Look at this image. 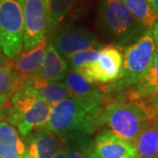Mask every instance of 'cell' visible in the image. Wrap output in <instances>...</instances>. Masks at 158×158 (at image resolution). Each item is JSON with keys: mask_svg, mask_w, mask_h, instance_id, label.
I'll list each match as a JSON object with an SVG mask.
<instances>
[{"mask_svg": "<svg viewBox=\"0 0 158 158\" xmlns=\"http://www.w3.org/2000/svg\"><path fill=\"white\" fill-rule=\"evenodd\" d=\"M105 106L83 103L72 98H65L51 107L48 119L40 129L56 135L61 141L86 137L101 126L100 118Z\"/></svg>", "mask_w": 158, "mask_h": 158, "instance_id": "cell-1", "label": "cell"}, {"mask_svg": "<svg viewBox=\"0 0 158 158\" xmlns=\"http://www.w3.org/2000/svg\"><path fill=\"white\" fill-rule=\"evenodd\" d=\"M97 24L103 36L120 48L135 42L146 31L121 0H100Z\"/></svg>", "mask_w": 158, "mask_h": 158, "instance_id": "cell-2", "label": "cell"}, {"mask_svg": "<svg viewBox=\"0 0 158 158\" xmlns=\"http://www.w3.org/2000/svg\"><path fill=\"white\" fill-rule=\"evenodd\" d=\"M124 48L123 67L119 78L108 86L96 85L105 94L128 90L147 73L156 53L151 31L146 30L135 42Z\"/></svg>", "mask_w": 158, "mask_h": 158, "instance_id": "cell-3", "label": "cell"}, {"mask_svg": "<svg viewBox=\"0 0 158 158\" xmlns=\"http://www.w3.org/2000/svg\"><path fill=\"white\" fill-rule=\"evenodd\" d=\"M51 107L47 102L32 94L21 82L9 98L6 118L26 138L32 132L45 126Z\"/></svg>", "mask_w": 158, "mask_h": 158, "instance_id": "cell-4", "label": "cell"}, {"mask_svg": "<svg viewBox=\"0 0 158 158\" xmlns=\"http://www.w3.org/2000/svg\"><path fill=\"white\" fill-rule=\"evenodd\" d=\"M100 123L106 125L116 135L134 143L141 132L155 122L141 106L118 99L106 105Z\"/></svg>", "mask_w": 158, "mask_h": 158, "instance_id": "cell-5", "label": "cell"}, {"mask_svg": "<svg viewBox=\"0 0 158 158\" xmlns=\"http://www.w3.org/2000/svg\"><path fill=\"white\" fill-rule=\"evenodd\" d=\"M24 18L21 0H0V48L13 60L23 48Z\"/></svg>", "mask_w": 158, "mask_h": 158, "instance_id": "cell-6", "label": "cell"}, {"mask_svg": "<svg viewBox=\"0 0 158 158\" xmlns=\"http://www.w3.org/2000/svg\"><path fill=\"white\" fill-rule=\"evenodd\" d=\"M122 67L123 53L121 48L109 44L99 50L96 62L74 72L79 74L90 84H111L119 78Z\"/></svg>", "mask_w": 158, "mask_h": 158, "instance_id": "cell-7", "label": "cell"}, {"mask_svg": "<svg viewBox=\"0 0 158 158\" xmlns=\"http://www.w3.org/2000/svg\"><path fill=\"white\" fill-rule=\"evenodd\" d=\"M24 18L23 49L30 50L45 37L49 0H21Z\"/></svg>", "mask_w": 158, "mask_h": 158, "instance_id": "cell-8", "label": "cell"}, {"mask_svg": "<svg viewBox=\"0 0 158 158\" xmlns=\"http://www.w3.org/2000/svg\"><path fill=\"white\" fill-rule=\"evenodd\" d=\"M52 44L65 60L79 51L103 48L101 41L91 31L74 24L65 25L57 31Z\"/></svg>", "mask_w": 158, "mask_h": 158, "instance_id": "cell-9", "label": "cell"}, {"mask_svg": "<svg viewBox=\"0 0 158 158\" xmlns=\"http://www.w3.org/2000/svg\"><path fill=\"white\" fill-rule=\"evenodd\" d=\"M93 5L94 0H49L47 27L48 34L54 35L62 26L86 18Z\"/></svg>", "mask_w": 158, "mask_h": 158, "instance_id": "cell-10", "label": "cell"}, {"mask_svg": "<svg viewBox=\"0 0 158 158\" xmlns=\"http://www.w3.org/2000/svg\"><path fill=\"white\" fill-rule=\"evenodd\" d=\"M92 158H137L134 143L104 130L90 143Z\"/></svg>", "mask_w": 158, "mask_h": 158, "instance_id": "cell-11", "label": "cell"}, {"mask_svg": "<svg viewBox=\"0 0 158 158\" xmlns=\"http://www.w3.org/2000/svg\"><path fill=\"white\" fill-rule=\"evenodd\" d=\"M62 82L67 88L69 98L86 104L105 106L106 94L96 85L90 84L79 74L69 70Z\"/></svg>", "mask_w": 158, "mask_h": 158, "instance_id": "cell-12", "label": "cell"}, {"mask_svg": "<svg viewBox=\"0 0 158 158\" xmlns=\"http://www.w3.org/2000/svg\"><path fill=\"white\" fill-rule=\"evenodd\" d=\"M25 144V158H53L62 148V141L50 132L38 129L26 137Z\"/></svg>", "mask_w": 158, "mask_h": 158, "instance_id": "cell-13", "label": "cell"}, {"mask_svg": "<svg viewBox=\"0 0 158 158\" xmlns=\"http://www.w3.org/2000/svg\"><path fill=\"white\" fill-rule=\"evenodd\" d=\"M48 44V38L45 36L32 49L21 51L15 59L10 60L11 67L21 81L31 78L37 73L43 62Z\"/></svg>", "mask_w": 158, "mask_h": 158, "instance_id": "cell-14", "label": "cell"}, {"mask_svg": "<svg viewBox=\"0 0 158 158\" xmlns=\"http://www.w3.org/2000/svg\"><path fill=\"white\" fill-rule=\"evenodd\" d=\"M158 95V50H156L152 63L147 73L134 86L127 90V101L141 104Z\"/></svg>", "mask_w": 158, "mask_h": 158, "instance_id": "cell-15", "label": "cell"}, {"mask_svg": "<svg viewBox=\"0 0 158 158\" xmlns=\"http://www.w3.org/2000/svg\"><path fill=\"white\" fill-rule=\"evenodd\" d=\"M67 61L57 52L54 45L49 42L47 47L45 56L42 64L33 77L41 82H57L62 81L68 72Z\"/></svg>", "mask_w": 158, "mask_h": 158, "instance_id": "cell-16", "label": "cell"}, {"mask_svg": "<svg viewBox=\"0 0 158 158\" xmlns=\"http://www.w3.org/2000/svg\"><path fill=\"white\" fill-rule=\"evenodd\" d=\"M22 84L32 94L41 98L51 106L69 98L67 88L62 81L41 82L28 78L22 81Z\"/></svg>", "mask_w": 158, "mask_h": 158, "instance_id": "cell-17", "label": "cell"}, {"mask_svg": "<svg viewBox=\"0 0 158 158\" xmlns=\"http://www.w3.org/2000/svg\"><path fill=\"white\" fill-rule=\"evenodd\" d=\"M26 144L12 125L0 121V158H25Z\"/></svg>", "mask_w": 158, "mask_h": 158, "instance_id": "cell-18", "label": "cell"}, {"mask_svg": "<svg viewBox=\"0 0 158 158\" xmlns=\"http://www.w3.org/2000/svg\"><path fill=\"white\" fill-rule=\"evenodd\" d=\"M134 146L137 158H158V126L149 125L137 137Z\"/></svg>", "mask_w": 158, "mask_h": 158, "instance_id": "cell-19", "label": "cell"}, {"mask_svg": "<svg viewBox=\"0 0 158 158\" xmlns=\"http://www.w3.org/2000/svg\"><path fill=\"white\" fill-rule=\"evenodd\" d=\"M126 7L145 30L151 31L158 16L154 12L147 0H121Z\"/></svg>", "mask_w": 158, "mask_h": 158, "instance_id": "cell-20", "label": "cell"}, {"mask_svg": "<svg viewBox=\"0 0 158 158\" xmlns=\"http://www.w3.org/2000/svg\"><path fill=\"white\" fill-rule=\"evenodd\" d=\"M21 82L17 72L11 67L10 60L6 63L0 64V94L6 95L10 98Z\"/></svg>", "mask_w": 158, "mask_h": 158, "instance_id": "cell-21", "label": "cell"}, {"mask_svg": "<svg viewBox=\"0 0 158 158\" xmlns=\"http://www.w3.org/2000/svg\"><path fill=\"white\" fill-rule=\"evenodd\" d=\"M62 141L68 158H92L90 143L87 144L86 137L67 139Z\"/></svg>", "mask_w": 158, "mask_h": 158, "instance_id": "cell-22", "label": "cell"}, {"mask_svg": "<svg viewBox=\"0 0 158 158\" xmlns=\"http://www.w3.org/2000/svg\"><path fill=\"white\" fill-rule=\"evenodd\" d=\"M100 49L90 48L86 50L79 51L70 56L68 59H66V61L68 62V65H69V67L71 68V70L75 71L77 69L84 68L92 62H96Z\"/></svg>", "mask_w": 158, "mask_h": 158, "instance_id": "cell-23", "label": "cell"}, {"mask_svg": "<svg viewBox=\"0 0 158 158\" xmlns=\"http://www.w3.org/2000/svg\"><path fill=\"white\" fill-rule=\"evenodd\" d=\"M138 105H140L144 109L150 120L152 122H156V120L158 118V95L149 101Z\"/></svg>", "mask_w": 158, "mask_h": 158, "instance_id": "cell-24", "label": "cell"}, {"mask_svg": "<svg viewBox=\"0 0 158 158\" xmlns=\"http://www.w3.org/2000/svg\"><path fill=\"white\" fill-rule=\"evenodd\" d=\"M9 98L6 95L0 94V120H3L6 118V107L8 105Z\"/></svg>", "mask_w": 158, "mask_h": 158, "instance_id": "cell-25", "label": "cell"}, {"mask_svg": "<svg viewBox=\"0 0 158 158\" xmlns=\"http://www.w3.org/2000/svg\"><path fill=\"white\" fill-rule=\"evenodd\" d=\"M151 35L156 46V50H158V19L155 21L151 29Z\"/></svg>", "mask_w": 158, "mask_h": 158, "instance_id": "cell-26", "label": "cell"}, {"mask_svg": "<svg viewBox=\"0 0 158 158\" xmlns=\"http://www.w3.org/2000/svg\"><path fill=\"white\" fill-rule=\"evenodd\" d=\"M53 158H68L67 156V152H66V149L62 144V148L57 151V153L53 156Z\"/></svg>", "mask_w": 158, "mask_h": 158, "instance_id": "cell-27", "label": "cell"}, {"mask_svg": "<svg viewBox=\"0 0 158 158\" xmlns=\"http://www.w3.org/2000/svg\"><path fill=\"white\" fill-rule=\"evenodd\" d=\"M154 12L158 16V0H147Z\"/></svg>", "mask_w": 158, "mask_h": 158, "instance_id": "cell-28", "label": "cell"}, {"mask_svg": "<svg viewBox=\"0 0 158 158\" xmlns=\"http://www.w3.org/2000/svg\"><path fill=\"white\" fill-rule=\"evenodd\" d=\"M8 61H9V59H7V58L4 56L3 52H2L1 48H0V64H1V63H6V62H8Z\"/></svg>", "mask_w": 158, "mask_h": 158, "instance_id": "cell-29", "label": "cell"}, {"mask_svg": "<svg viewBox=\"0 0 158 158\" xmlns=\"http://www.w3.org/2000/svg\"><path fill=\"white\" fill-rule=\"evenodd\" d=\"M155 123H156V124L158 126V118H157V119H156V122H155Z\"/></svg>", "mask_w": 158, "mask_h": 158, "instance_id": "cell-30", "label": "cell"}]
</instances>
